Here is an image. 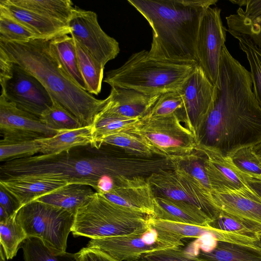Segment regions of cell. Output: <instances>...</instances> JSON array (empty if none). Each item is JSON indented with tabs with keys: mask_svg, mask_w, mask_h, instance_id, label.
<instances>
[{
	"mask_svg": "<svg viewBox=\"0 0 261 261\" xmlns=\"http://www.w3.org/2000/svg\"><path fill=\"white\" fill-rule=\"evenodd\" d=\"M213 101L198 144L225 157L261 141V108L252 90L250 72L223 48Z\"/></svg>",
	"mask_w": 261,
	"mask_h": 261,
	"instance_id": "1",
	"label": "cell"
},
{
	"mask_svg": "<svg viewBox=\"0 0 261 261\" xmlns=\"http://www.w3.org/2000/svg\"><path fill=\"white\" fill-rule=\"evenodd\" d=\"M218 0H128L152 30L149 57L198 65L196 41L201 18Z\"/></svg>",
	"mask_w": 261,
	"mask_h": 261,
	"instance_id": "2",
	"label": "cell"
},
{
	"mask_svg": "<svg viewBox=\"0 0 261 261\" xmlns=\"http://www.w3.org/2000/svg\"><path fill=\"white\" fill-rule=\"evenodd\" d=\"M104 144L74 147L55 154H38L4 161L0 166L1 179L23 177L81 184L99 193L111 190L118 173L115 160Z\"/></svg>",
	"mask_w": 261,
	"mask_h": 261,
	"instance_id": "3",
	"label": "cell"
},
{
	"mask_svg": "<svg viewBox=\"0 0 261 261\" xmlns=\"http://www.w3.org/2000/svg\"><path fill=\"white\" fill-rule=\"evenodd\" d=\"M50 39L35 38L25 42H0L11 60L35 77L52 99L59 102L81 122L92 125L108 97L98 99L73 81L52 47Z\"/></svg>",
	"mask_w": 261,
	"mask_h": 261,
	"instance_id": "4",
	"label": "cell"
},
{
	"mask_svg": "<svg viewBox=\"0 0 261 261\" xmlns=\"http://www.w3.org/2000/svg\"><path fill=\"white\" fill-rule=\"evenodd\" d=\"M196 65L157 60L142 50L132 54L120 67L107 72L103 82L111 87L161 94L178 91Z\"/></svg>",
	"mask_w": 261,
	"mask_h": 261,
	"instance_id": "5",
	"label": "cell"
},
{
	"mask_svg": "<svg viewBox=\"0 0 261 261\" xmlns=\"http://www.w3.org/2000/svg\"><path fill=\"white\" fill-rule=\"evenodd\" d=\"M149 216L114 204L96 192L77 210L71 232L91 239L127 234L145 225Z\"/></svg>",
	"mask_w": 261,
	"mask_h": 261,
	"instance_id": "6",
	"label": "cell"
},
{
	"mask_svg": "<svg viewBox=\"0 0 261 261\" xmlns=\"http://www.w3.org/2000/svg\"><path fill=\"white\" fill-rule=\"evenodd\" d=\"M127 132L142 139L153 154L168 159L190 153L198 144L194 135L181 124L175 114L146 116Z\"/></svg>",
	"mask_w": 261,
	"mask_h": 261,
	"instance_id": "7",
	"label": "cell"
},
{
	"mask_svg": "<svg viewBox=\"0 0 261 261\" xmlns=\"http://www.w3.org/2000/svg\"><path fill=\"white\" fill-rule=\"evenodd\" d=\"M75 214L37 200L20 207L16 220L28 237L41 239L51 249L65 252Z\"/></svg>",
	"mask_w": 261,
	"mask_h": 261,
	"instance_id": "8",
	"label": "cell"
},
{
	"mask_svg": "<svg viewBox=\"0 0 261 261\" xmlns=\"http://www.w3.org/2000/svg\"><path fill=\"white\" fill-rule=\"evenodd\" d=\"M155 196L182 201L200 208L213 220L220 212L211 192L182 169L160 170L146 178Z\"/></svg>",
	"mask_w": 261,
	"mask_h": 261,
	"instance_id": "9",
	"label": "cell"
},
{
	"mask_svg": "<svg viewBox=\"0 0 261 261\" xmlns=\"http://www.w3.org/2000/svg\"><path fill=\"white\" fill-rule=\"evenodd\" d=\"M220 8L209 7L200 23L196 41L198 65L215 86L219 76L223 48L227 30L223 24Z\"/></svg>",
	"mask_w": 261,
	"mask_h": 261,
	"instance_id": "10",
	"label": "cell"
},
{
	"mask_svg": "<svg viewBox=\"0 0 261 261\" xmlns=\"http://www.w3.org/2000/svg\"><path fill=\"white\" fill-rule=\"evenodd\" d=\"M71 36L76 39L102 67L120 52L119 43L100 27L97 14L75 7L68 22Z\"/></svg>",
	"mask_w": 261,
	"mask_h": 261,
	"instance_id": "11",
	"label": "cell"
},
{
	"mask_svg": "<svg viewBox=\"0 0 261 261\" xmlns=\"http://www.w3.org/2000/svg\"><path fill=\"white\" fill-rule=\"evenodd\" d=\"M215 89V86L197 65L178 90L184 101L180 120L194 135L197 141L212 106Z\"/></svg>",
	"mask_w": 261,
	"mask_h": 261,
	"instance_id": "12",
	"label": "cell"
},
{
	"mask_svg": "<svg viewBox=\"0 0 261 261\" xmlns=\"http://www.w3.org/2000/svg\"><path fill=\"white\" fill-rule=\"evenodd\" d=\"M87 247L102 251L119 261H138L144 254L173 247L161 241L147 222L129 234L92 239Z\"/></svg>",
	"mask_w": 261,
	"mask_h": 261,
	"instance_id": "13",
	"label": "cell"
},
{
	"mask_svg": "<svg viewBox=\"0 0 261 261\" xmlns=\"http://www.w3.org/2000/svg\"><path fill=\"white\" fill-rule=\"evenodd\" d=\"M1 86L0 96L37 117L53 103V99L42 84L15 63L11 77Z\"/></svg>",
	"mask_w": 261,
	"mask_h": 261,
	"instance_id": "14",
	"label": "cell"
},
{
	"mask_svg": "<svg viewBox=\"0 0 261 261\" xmlns=\"http://www.w3.org/2000/svg\"><path fill=\"white\" fill-rule=\"evenodd\" d=\"M59 130L48 127L39 117L17 108L0 96V133L2 140L28 141L55 135Z\"/></svg>",
	"mask_w": 261,
	"mask_h": 261,
	"instance_id": "15",
	"label": "cell"
},
{
	"mask_svg": "<svg viewBox=\"0 0 261 261\" xmlns=\"http://www.w3.org/2000/svg\"><path fill=\"white\" fill-rule=\"evenodd\" d=\"M100 194L118 205L153 216L155 195L146 178L127 177L121 174L111 190Z\"/></svg>",
	"mask_w": 261,
	"mask_h": 261,
	"instance_id": "16",
	"label": "cell"
},
{
	"mask_svg": "<svg viewBox=\"0 0 261 261\" xmlns=\"http://www.w3.org/2000/svg\"><path fill=\"white\" fill-rule=\"evenodd\" d=\"M211 194L219 211L261 230V198L250 189Z\"/></svg>",
	"mask_w": 261,
	"mask_h": 261,
	"instance_id": "17",
	"label": "cell"
},
{
	"mask_svg": "<svg viewBox=\"0 0 261 261\" xmlns=\"http://www.w3.org/2000/svg\"><path fill=\"white\" fill-rule=\"evenodd\" d=\"M196 148L202 151L206 156V167L211 192L250 189L244 176L234 167L227 157L201 144H197Z\"/></svg>",
	"mask_w": 261,
	"mask_h": 261,
	"instance_id": "18",
	"label": "cell"
},
{
	"mask_svg": "<svg viewBox=\"0 0 261 261\" xmlns=\"http://www.w3.org/2000/svg\"><path fill=\"white\" fill-rule=\"evenodd\" d=\"M161 94L148 95L138 91L111 87L108 101L103 110L128 118L147 116Z\"/></svg>",
	"mask_w": 261,
	"mask_h": 261,
	"instance_id": "19",
	"label": "cell"
},
{
	"mask_svg": "<svg viewBox=\"0 0 261 261\" xmlns=\"http://www.w3.org/2000/svg\"><path fill=\"white\" fill-rule=\"evenodd\" d=\"M0 9L31 30L35 34L37 38L51 39L60 35L70 33L68 24L18 7L10 0H0Z\"/></svg>",
	"mask_w": 261,
	"mask_h": 261,
	"instance_id": "20",
	"label": "cell"
},
{
	"mask_svg": "<svg viewBox=\"0 0 261 261\" xmlns=\"http://www.w3.org/2000/svg\"><path fill=\"white\" fill-rule=\"evenodd\" d=\"M153 217L204 227H208L212 221L203 211L195 205L160 196H155Z\"/></svg>",
	"mask_w": 261,
	"mask_h": 261,
	"instance_id": "21",
	"label": "cell"
},
{
	"mask_svg": "<svg viewBox=\"0 0 261 261\" xmlns=\"http://www.w3.org/2000/svg\"><path fill=\"white\" fill-rule=\"evenodd\" d=\"M68 185L48 179L13 177L0 179V185L18 201L21 206Z\"/></svg>",
	"mask_w": 261,
	"mask_h": 261,
	"instance_id": "22",
	"label": "cell"
},
{
	"mask_svg": "<svg viewBox=\"0 0 261 261\" xmlns=\"http://www.w3.org/2000/svg\"><path fill=\"white\" fill-rule=\"evenodd\" d=\"M147 222L159 239L171 247L182 246V240L185 238L198 239L210 232L221 233L210 227L163 220L152 216L148 217Z\"/></svg>",
	"mask_w": 261,
	"mask_h": 261,
	"instance_id": "23",
	"label": "cell"
},
{
	"mask_svg": "<svg viewBox=\"0 0 261 261\" xmlns=\"http://www.w3.org/2000/svg\"><path fill=\"white\" fill-rule=\"evenodd\" d=\"M41 154H55L79 146H94L92 125L60 130L54 136L39 139Z\"/></svg>",
	"mask_w": 261,
	"mask_h": 261,
	"instance_id": "24",
	"label": "cell"
},
{
	"mask_svg": "<svg viewBox=\"0 0 261 261\" xmlns=\"http://www.w3.org/2000/svg\"><path fill=\"white\" fill-rule=\"evenodd\" d=\"M188 253L205 261H261V240L255 245L218 241L209 252L192 250Z\"/></svg>",
	"mask_w": 261,
	"mask_h": 261,
	"instance_id": "25",
	"label": "cell"
},
{
	"mask_svg": "<svg viewBox=\"0 0 261 261\" xmlns=\"http://www.w3.org/2000/svg\"><path fill=\"white\" fill-rule=\"evenodd\" d=\"M81 184L67 185L35 200L59 207L75 214L77 210L96 191Z\"/></svg>",
	"mask_w": 261,
	"mask_h": 261,
	"instance_id": "26",
	"label": "cell"
},
{
	"mask_svg": "<svg viewBox=\"0 0 261 261\" xmlns=\"http://www.w3.org/2000/svg\"><path fill=\"white\" fill-rule=\"evenodd\" d=\"M13 4L68 24L75 8L70 0H10Z\"/></svg>",
	"mask_w": 261,
	"mask_h": 261,
	"instance_id": "27",
	"label": "cell"
},
{
	"mask_svg": "<svg viewBox=\"0 0 261 261\" xmlns=\"http://www.w3.org/2000/svg\"><path fill=\"white\" fill-rule=\"evenodd\" d=\"M50 43L61 64L73 81L87 91L86 86L79 67L73 38L68 34H64L50 39Z\"/></svg>",
	"mask_w": 261,
	"mask_h": 261,
	"instance_id": "28",
	"label": "cell"
},
{
	"mask_svg": "<svg viewBox=\"0 0 261 261\" xmlns=\"http://www.w3.org/2000/svg\"><path fill=\"white\" fill-rule=\"evenodd\" d=\"M139 119L124 117L102 109L92 124L95 147H100L106 137L129 130Z\"/></svg>",
	"mask_w": 261,
	"mask_h": 261,
	"instance_id": "29",
	"label": "cell"
},
{
	"mask_svg": "<svg viewBox=\"0 0 261 261\" xmlns=\"http://www.w3.org/2000/svg\"><path fill=\"white\" fill-rule=\"evenodd\" d=\"M72 37L74 43L79 67L84 80L87 91L92 95H97L101 90L104 67L97 62L76 39Z\"/></svg>",
	"mask_w": 261,
	"mask_h": 261,
	"instance_id": "30",
	"label": "cell"
},
{
	"mask_svg": "<svg viewBox=\"0 0 261 261\" xmlns=\"http://www.w3.org/2000/svg\"><path fill=\"white\" fill-rule=\"evenodd\" d=\"M20 248L24 261H78L77 253L55 251L38 238L28 237Z\"/></svg>",
	"mask_w": 261,
	"mask_h": 261,
	"instance_id": "31",
	"label": "cell"
},
{
	"mask_svg": "<svg viewBox=\"0 0 261 261\" xmlns=\"http://www.w3.org/2000/svg\"><path fill=\"white\" fill-rule=\"evenodd\" d=\"M227 31L238 40L240 49L246 55L250 67L253 92L261 108V50L249 37L232 31Z\"/></svg>",
	"mask_w": 261,
	"mask_h": 261,
	"instance_id": "32",
	"label": "cell"
},
{
	"mask_svg": "<svg viewBox=\"0 0 261 261\" xmlns=\"http://www.w3.org/2000/svg\"><path fill=\"white\" fill-rule=\"evenodd\" d=\"M169 160L173 167L182 169L211 192L206 167V156L202 151L196 148L190 153Z\"/></svg>",
	"mask_w": 261,
	"mask_h": 261,
	"instance_id": "33",
	"label": "cell"
},
{
	"mask_svg": "<svg viewBox=\"0 0 261 261\" xmlns=\"http://www.w3.org/2000/svg\"><path fill=\"white\" fill-rule=\"evenodd\" d=\"M16 214L0 221L1 246L7 259L16 256L21 243L28 238L25 231L16 220Z\"/></svg>",
	"mask_w": 261,
	"mask_h": 261,
	"instance_id": "34",
	"label": "cell"
},
{
	"mask_svg": "<svg viewBox=\"0 0 261 261\" xmlns=\"http://www.w3.org/2000/svg\"><path fill=\"white\" fill-rule=\"evenodd\" d=\"M39 118L48 127L57 130L83 127L74 115L54 100L51 106L42 113Z\"/></svg>",
	"mask_w": 261,
	"mask_h": 261,
	"instance_id": "35",
	"label": "cell"
},
{
	"mask_svg": "<svg viewBox=\"0 0 261 261\" xmlns=\"http://www.w3.org/2000/svg\"><path fill=\"white\" fill-rule=\"evenodd\" d=\"M35 38L31 30L0 9V42H25Z\"/></svg>",
	"mask_w": 261,
	"mask_h": 261,
	"instance_id": "36",
	"label": "cell"
},
{
	"mask_svg": "<svg viewBox=\"0 0 261 261\" xmlns=\"http://www.w3.org/2000/svg\"><path fill=\"white\" fill-rule=\"evenodd\" d=\"M228 30L249 37L261 50V15L250 18L244 15L239 8L235 14L226 17Z\"/></svg>",
	"mask_w": 261,
	"mask_h": 261,
	"instance_id": "37",
	"label": "cell"
},
{
	"mask_svg": "<svg viewBox=\"0 0 261 261\" xmlns=\"http://www.w3.org/2000/svg\"><path fill=\"white\" fill-rule=\"evenodd\" d=\"M208 226L219 232L260 239L258 234L260 230L221 211Z\"/></svg>",
	"mask_w": 261,
	"mask_h": 261,
	"instance_id": "38",
	"label": "cell"
},
{
	"mask_svg": "<svg viewBox=\"0 0 261 261\" xmlns=\"http://www.w3.org/2000/svg\"><path fill=\"white\" fill-rule=\"evenodd\" d=\"M227 158L243 175L261 179V165L251 146L240 148Z\"/></svg>",
	"mask_w": 261,
	"mask_h": 261,
	"instance_id": "39",
	"label": "cell"
},
{
	"mask_svg": "<svg viewBox=\"0 0 261 261\" xmlns=\"http://www.w3.org/2000/svg\"><path fill=\"white\" fill-rule=\"evenodd\" d=\"M101 144L119 147L137 155L149 156L153 154L142 139L127 131L108 136L102 140Z\"/></svg>",
	"mask_w": 261,
	"mask_h": 261,
	"instance_id": "40",
	"label": "cell"
},
{
	"mask_svg": "<svg viewBox=\"0 0 261 261\" xmlns=\"http://www.w3.org/2000/svg\"><path fill=\"white\" fill-rule=\"evenodd\" d=\"M41 147L38 139L28 141H8L1 140L0 161L1 162L40 153Z\"/></svg>",
	"mask_w": 261,
	"mask_h": 261,
	"instance_id": "41",
	"label": "cell"
},
{
	"mask_svg": "<svg viewBox=\"0 0 261 261\" xmlns=\"http://www.w3.org/2000/svg\"><path fill=\"white\" fill-rule=\"evenodd\" d=\"M183 108L184 101L180 93L178 91H169L160 95L147 116L161 117L175 114L180 120Z\"/></svg>",
	"mask_w": 261,
	"mask_h": 261,
	"instance_id": "42",
	"label": "cell"
},
{
	"mask_svg": "<svg viewBox=\"0 0 261 261\" xmlns=\"http://www.w3.org/2000/svg\"><path fill=\"white\" fill-rule=\"evenodd\" d=\"M138 261H205L187 252L181 246L152 251L143 255Z\"/></svg>",
	"mask_w": 261,
	"mask_h": 261,
	"instance_id": "43",
	"label": "cell"
},
{
	"mask_svg": "<svg viewBox=\"0 0 261 261\" xmlns=\"http://www.w3.org/2000/svg\"><path fill=\"white\" fill-rule=\"evenodd\" d=\"M78 261H119L100 250L85 247L77 252Z\"/></svg>",
	"mask_w": 261,
	"mask_h": 261,
	"instance_id": "44",
	"label": "cell"
},
{
	"mask_svg": "<svg viewBox=\"0 0 261 261\" xmlns=\"http://www.w3.org/2000/svg\"><path fill=\"white\" fill-rule=\"evenodd\" d=\"M0 206L11 216L17 213L21 207L17 199L0 185Z\"/></svg>",
	"mask_w": 261,
	"mask_h": 261,
	"instance_id": "45",
	"label": "cell"
},
{
	"mask_svg": "<svg viewBox=\"0 0 261 261\" xmlns=\"http://www.w3.org/2000/svg\"><path fill=\"white\" fill-rule=\"evenodd\" d=\"M14 63L5 50L0 47V84L9 79L13 72Z\"/></svg>",
	"mask_w": 261,
	"mask_h": 261,
	"instance_id": "46",
	"label": "cell"
},
{
	"mask_svg": "<svg viewBox=\"0 0 261 261\" xmlns=\"http://www.w3.org/2000/svg\"><path fill=\"white\" fill-rule=\"evenodd\" d=\"M240 10L242 14L250 18H255L261 15V0H247L246 9Z\"/></svg>",
	"mask_w": 261,
	"mask_h": 261,
	"instance_id": "47",
	"label": "cell"
},
{
	"mask_svg": "<svg viewBox=\"0 0 261 261\" xmlns=\"http://www.w3.org/2000/svg\"><path fill=\"white\" fill-rule=\"evenodd\" d=\"M243 176L248 187L261 198V179L248 176Z\"/></svg>",
	"mask_w": 261,
	"mask_h": 261,
	"instance_id": "48",
	"label": "cell"
},
{
	"mask_svg": "<svg viewBox=\"0 0 261 261\" xmlns=\"http://www.w3.org/2000/svg\"><path fill=\"white\" fill-rule=\"evenodd\" d=\"M252 150L258 158L261 165V141L251 146Z\"/></svg>",
	"mask_w": 261,
	"mask_h": 261,
	"instance_id": "49",
	"label": "cell"
},
{
	"mask_svg": "<svg viewBox=\"0 0 261 261\" xmlns=\"http://www.w3.org/2000/svg\"><path fill=\"white\" fill-rule=\"evenodd\" d=\"M229 1L233 4L238 5L240 8L246 6L247 3V0H229Z\"/></svg>",
	"mask_w": 261,
	"mask_h": 261,
	"instance_id": "50",
	"label": "cell"
},
{
	"mask_svg": "<svg viewBox=\"0 0 261 261\" xmlns=\"http://www.w3.org/2000/svg\"><path fill=\"white\" fill-rule=\"evenodd\" d=\"M6 257L4 252L3 250L2 246H1V259L0 261H5V258Z\"/></svg>",
	"mask_w": 261,
	"mask_h": 261,
	"instance_id": "51",
	"label": "cell"
},
{
	"mask_svg": "<svg viewBox=\"0 0 261 261\" xmlns=\"http://www.w3.org/2000/svg\"><path fill=\"white\" fill-rule=\"evenodd\" d=\"M260 239H261V232L258 234Z\"/></svg>",
	"mask_w": 261,
	"mask_h": 261,
	"instance_id": "52",
	"label": "cell"
},
{
	"mask_svg": "<svg viewBox=\"0 0 261 261\" xmlns=\"http://www.w3.org/2000/svg\"><path fill=\"white\" fill-rule=\"evenodd\" d=\"M261 240V239H260Z\"/></svg>",
	"mask_w": 261,
	"mask_h": 261,
	"instance_id": "53",
	"label": "cell"
}]
</instances>
